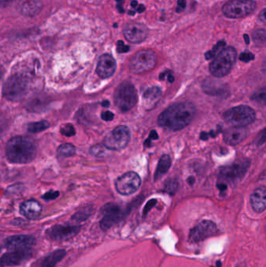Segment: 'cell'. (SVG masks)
I'll list each match as a JSON object with an SVG mask.
<instances>
[{"label": "cell", "mask_w": 266, "mask_h": 267, "mask_svg": "<svg viewBox=\"0 0 266 267\" xmlns=\"http://www.w3.org/2000/svg\"><path fill=\"white\" fill-rule=\"evenodd\" d=\"M195 107L192 103H176L166 109L158 117V124L168 131H180L190 125L195 116Z\"/></svg>", "instance_id": "obj_1"}, {"label": "cell", "mask_w": 266, "mask_h": 267, "mask_svg": "<svg viewBox=\"0 0 266 267\" xmlns=\"http://www.w3.org/2000/svg\"><path fill=\"white\" fill-rule=\"evenodd\" d=\"M37 149L32 139L27 136H16L9 140L6 155L11 163L24 164L34 160Z\"/></svg>", "instance_id": "obj_2"}, {"label": "cell", "mask_w": 266, "mask_h": 267, "mask_svg": "<svg viewBox=\"0 0 266 267\" xmlns=\"http://www.w3.org/2000/svg\"><path fill=\"white\" fill-rule=\"evenodd\" d=\"M237 52L232 47L223 48L209 65L211 74L216 78L226 76L232 70L236 62Z\"/></svg>", "instance_id": "obj_3"}, {"label": "cell", "mask_w": 266, "mask_h": 267, "mask_svg": "<svg viewBox=\"0 0 266 267\" xmlns=\"http://www.w3.org/2000/svg\"><path fill=\"white\" fill-rule=\"evenodd\" d=\"M28 79L24 75L15 74L7 79L2 89L5 98L12 102H17L24 98L28 92Z\"/></svg>", "instance_id": "obj_4"}, {"label": "cell", "mask_w": 266, "mask_h": 267, "mask_svg": "<svg viewBox=\"0 0 266 267\" xmlns=\"http://www.w3.org/2000/svg\"><path fill=\"white\" fill-rule=\"evenodd\" d=\"M138 93L135 87L129 81L121 83L114 93V103L122 111H128L138 103Z\"/></svg>", "instance_id": "obj_5"}, {"label": "cell", "mask_w": 266, "mask_h": 267, "mask_svg": "<svg viewBox=\"0 0 266 267\" xmlns=\"http://www.w3.org/2000/svg\"><path fill=\"white\" fill-rule=\"evenodd\" d=\"M256 114L251 107L238 106L226 111L223 119L229 125L237 127H244L254 122Z\"/></svg>", "instance_id": "obj_6"}, {"label": "cell", "mask_w": 266, "mask_h": 267, "mask_svg": "<svg viewBox=\"0 0 266 267\" xmlns=\"http://www.w3.org/2000/svg\"><path fill=\"white\" fill-rule=\"evenodd\" d=\"M157 56L154 51L144 49L137 52L130 59L129 68L134 75H142L156 66Z\"/></svg>", "instance_id": "obj_7"}, {"label": "cell", "mask_w": 266, "mask_h": 267, "mask_svg": "<svg viewBox=\"0 0 266 267\" xmlns=\"http://www.w3.org/2000/svg\"><path fill=\"white\" fill-rule=\"evenodd\" d=\"M254 0H230L222 6V11L228 18H243L250 15L256 9Z\"/></svg>", "instance_id": "obj_8"}, {"label": "cell", "mask_w": 266, "mask_h": 267, "mask_svg": "<svg viewBox=\"0 0 266 267\" xmlns=\"http://www.w3.org/2000/svg\"><path fill=\"white\" fill-rule=\"evenodd\" d=\"M130 139V132L126 126H118L110 133L104 140V145L110 150H121L127 145Z\"/></svg>", "instance_id": "obj_9"}, {"label": "cell", "mask_w": 266, "mask_h": 267, "mask_svg": "<svg viewBox=\"0 0 266 267\" xmlns=\"http://www.w3.org/2000/svg\"><path fill=\"white\" fill-rule=\"evenodd\" d=\"M218 234L219 229L216 223L212 220H204L190 230L189 241L191 243H198Z\"/></svg>", "instance_id": "obj_10"}, {"label": "cell", "mask_w": 266, "mask_h": 267, "mask_svg": "<svg viewBox=\"0 0 266 267\" xmlns=\"http://www.w3.org/2000/svg\"><path fill=\"white\" fill-rule=\"evenodd\" d=\"M250 165V160L244 159L229 167H223L219 173V180L228 183L240 181L246 174Z\"/></svg>", "instance_id": "obj_11"}, {"label": "cell", "mask_w": 266, "mask_h": 267, "mask_svg": "<svg viewBox=\"0 0 266 267\" xmlns=\"http://www.w3.org/2000/svg\"><path fill=\"white\" fill-rule=\"evenodd\" d=\"M140 177L135 172H127L120 176L116 181V188L123 195H130L136 192L141 185Z\"/></svg>", "instance_id": "obj_12"}, {"label": "cell", "mask_w": 266, "mask_h": 267, "mask_svg": "<svg viewBox=\"0 0 266 267\" xmlns=\"http://www.w3.org/2000/svg\"><path fill=\"white\" fill-rule=\"evenodd\" d=\"M102 218L100 221V227L102 231L110 229L112 226L118 223L124 217V213L120 206L114 203H108L103 206L101 211Z\"/></svg>", "instance_id": "obj_13"}, {"label": "cell", "mask_w": 266, "mask_h": 267, "mask_svg": "<svg viewBox=\"0 0 266 267\" xmlns=\"http://www.w3.org/2000/svg\"><path fill=\"white\" fill-rule=\"evenodd\" d=\"M80 226L77 225H55L46 232L51 240L56 241H68L79 234Z\"/></svg>", "instance_id": "obj_14"}, {"label": "cell", "mask_w": 266, "mask_h": 267, "mask_svg": "<svg viewBox=\"0 0 266 267\" xmlns=\"http://www.w3.org/2000/svg\"><path fill=\"white\" fill-rule=\"evenodd\" d=\"M35 245L36 239L31 235H14L7 237L3 242V246L12 251L28 250Z\"/></svg>", "instance_id": "obj_15"}, {"label": "cell", "mask_w": 266, "mask_h": 267, "mask_svg": "<svg viewBox=\"0 0 266 267\" xmlns=\"http://www.w3.org/2000/svg\"><path fill=\"white\" fill-rule=\"evenodd\" d=\"M124 34L128 42L138 44L146 39L148 30L144 24L141 23H129L124 28Z\"/></svg>", "instance_id": "obj_16"}, {"label": "cell", "mask_w": 266, "mask_h": 267, "mask_svg": "<svg viewBox=\"0 0 266 267\" xmlns=\"http://www.w3.org/2000/svg\"><path fill=\"white\" fill-rule=\"evenodd\" d=\"M31 256V249L28 250H17L6 253L0 259L1 267H10L17 266L23 262L26 261Z\"/></svg>", "instance_id": "obj_17"}, {"label": "cell", "mask_w": 266, "mask_h": 267, "mask_svg": "<svg viewBox=\"0 0 266 267\" xmlns=\"http://www.w3.org/2000/svg\"><path fill=\"white\" fill-rule=\"evenodd\" d=\"M202 89L204 93L212 96L226 97L229 94L227 84L220 80L206 79L202 83Z\"/></svg>", "instance_id": "obj_18"}, {"label": "cell", "mask_w": 266, "mask_h": 267, "mask_svg": "<svg viewBox=\"0 0 266 267\" xmlns=\"http://www.w3.org/2000/svg\"><path fill=\"white\" fill-rule=\"evenodd\" d=\"M116 68V63L114 58L109 54L102 55L98 65L96 72L102 79H109L113 75Z\"/></svg>", "instance_id": "obj_19"}, {"label": "cell", "mask_w": 266, "mask_h": 267, "mask_svg": "<svg viewBox=\"0 0 266 267\" xmlns=\"http://www.w3.org/2000/svg\"><path fill=\"white\" fill-rule=\"evenodd\" d=\"M248 135V129L234 126L225 131L223 139L228 145H236L246 139Z\"/></svg>", "instance_id": "obj_20"}, {"label": "cell", "mask_w": 266, "mask_h": 267, "mask_svg": "<svg viewBox=\"0 0 266 267\" xmlns=\"http://www.w3.org/2000/svg\"><path fill=\"white\" fill-rule=\"evenodd\" d=\"M250 201L254 212L258 213L264 212L266 209V188L255 189L250 195Z\"/></svg>", "instance_id": "obj_21"}, {"label": "cell", "mask_w": 266, "mask_h": 267, "mask_svg": "<svg viewBox=\"0 0 266 267\" xmlns=\"http://www.w3.org/2000/svg\"><path fill=\"white\" fill-rule=\"evenodd\" d=\"M42 205L38 201L31 199L20 205V213L29 220L37 219L42 213Z\"/></svg>", "instance_id": "obj_22"}, {"label": "cell", "mask_w": 266, "mask_h": 267, "mask_svg": "<svg viewBox=\"0 0 266 267\" xmlns=\"http://www.w3.org/2000/svg\"><path fill=\"white\" fill-rule=\"evenodd\" d=\"M43 7L42 0H22L20 3V13L25 16L32 17L40 13Z\"/></svg>", "instance_id": "obj_23"}, {"label": "cell", "mask_w": 266, "mask_h": 267, "mask_svg": "<svg viewBox=\"0 0 266 267\" xmlns=\"http://www.w3.org/2000/svg\"><path fill=\"white\" fill-rule=\"evenodd\" d=\"M162 95V92L158 87H151L143 94V107L146 110H152L156 107Z\"/></svg>", "instance_id": "obj_24"}, {"label": "cell", "mask_w": 266, "mask_h": 267, "mask_svg": "<svg viewBox=\"0 0 266 267\" xmlns=\"http://www.w3.org/2000/svg\"><path fill=\"white\" fill-rule=\"evenodd\" d=\"M65 255L66 251L64 249H59L52 251L47 257L45 258L41 263V267H55L56 264H58L65 257Z\"/></svg>", "instance_id": "obj_25"}, {"label": "cell", "mask_w": 266, "mask_h": 267, "mask_svg": "<svg viewBox=\"0 0 266 267\" xmlns=\"http://www.w3.org/2000/svg\"><path fill=\"white\" fill-rule=\"evenodd\" d=\"M171 159L168 155H163L161 157L160 159L158 161V167L156 169V173H155V180H158L166 174L170 170L171 167Z\"/></svg>", "instance_id": "obj_26"}, {"label": "cell", "mask_w": 266, "mask_h": 267, "mask_svg": "<svg viewBox=\"0 0 266 267\" xmlns=\"http://www.w3.org/2000/svg\"><path fill=\"white\" fill-rule=\"evenodd\" d=\"M93 213V207L92 205L84 207L83 209L78 211V213H75L72 217V220L76 223H80L84 222L91 217Z\"/></svg>", "instance_id": "obj_27"}, {"label": "cell", "mask_w": 266, "mask_h": 267, "mask_svg": "<svg viewBox=\"0 0 266 267\" xmlns=\"http://www.w3.org/2000/svg\"><path fill=\"white\" fill-rule=\"evenodd\" d=\"M57 153L60 157H63V158L73 157L76 153V149L72 144L66 143V144H63L59 147L57 149Z\"/></svg>", "instance_id": "obj_28"}, {"label": "cell", "mask_w": 266, "mask_h": 267, "mask_svg": "<svg viewBox=\"0 0 266 267\" xmlns=\"http://www.w3.org/2000/svg\"><path fill=\"white\" fill-rule=\"evenodd\" d=\"M49 123L46 121L31 123L28 126V130L31 133H39L48 128Z\"/></svg>", "instance_id": "obj_29"}, {"label": "cell", "mask_w": 266, "mask_h": 267, "mask_svg": "<svg viewBox=\"0 0 266 267\" xmlns=\"http://www.w3.org/2000/svg\"><path fill=\"white\" fill-rule=\"evenodd\" d=\"M250 98L258 104L266 106V85L254 92Z\"/></svg>", "instance_id": "obj_30"}, {"label": "cell", "mask_w": 266, "mask_h": 267, "mask_svg": "<svg viewBox=\"0 0 266 267\" xmlns=\"http://www.w3.org/2000/svg\"><path fill=\"white\" fill-rule=\"evenodd\" d=\"M179 183L176 179H169L165 183L164 189L163 191L165 192L168 193L170 195H172L176 194L178 190Z\"/></svg>", "instance_id": "obj_31"}, {"label": "cell", "mask_w": 266, "mask_h": 267, "mask_svg": "<svg viewBox=\"0 0 266 267\" xmlns=\"http://www.w3.org/2000/svg\"><path fill=\"white\" fill-rule=\"evenodd\" d=\"M253 40L258 47L264 45L266 42V31L264 29H258L253 32Z\"/></svg>", "instance_id": "obj_32"}, {"label": "cell", "mask_w": 266, "mask_h": 267, "mask_svg": "<svg viewBox=\"0 0 266 267\" xmlns=\"http://www.w3.org/2000/svg\"><path fill=\"white\" fill-rule=\"evenodd\" d=\"M225 46H226V42H225L224 41L219 42L218 43L213 47L212 50L208 51V52H206V54H205V58H206V60L208 61V60H211V59L215 58V57L225 48Z\"/></svg>", "instance_id": "obj_33"}, {"label": "cell", "mask_w": 266, "mask_h": 267, "mask_svg": "<svg viewBox=\"0 0 266 267\" xmlns=\"http://www.w3.org/2000/svg\"><path fill=\"white\" fill-rule=\"evenodd\" d=\"M107 149L105 145H95L91 148L90 153L92 156L96 157H102L106 153V149Z\"/></svg>", "instance_id": "obj_34"}, {"label": "cell", "mask_w": 266, "mask_h": 267, "mask_svg": "<svg viewBox=\"0 0 266 267\" xmlns=\"http://www.w3.org/2000/svg\"><path fill=\"white\" fill-rule=\"evenodd\" d=\"M60 132L62 135L67 137H72L76 134V131L74 126L71 124H66V125H63L60 128Z\"/></svg>", "instance_id": "obj_35"}, {"label": "cell", "mask_w": 266, "mask_h": 267, "mask_svg": "<svg viewBox=\"0 0 266 267\" xmlns=\"http://www.w3.org/2000/svg\"><path fill=\"white\" fill-rule=\"evenodd\" d=\"M156 203H157V200H156V199H151L150 201H148V203H147L146 205L144 206V209H143V218L146 217V216L148 215V212L156 205Z\"/></svg>", "instance_id": "obj_36"}, {"label": "cell", "mask_w": 266, "mask_h": 267, "mask_svg": "<svg viewBox=\"0 0 266 267\" xmlns=\"http://www.w3.org/2000/svg\"><path fill=\"white\" fill-rule=\"evenodd\" d=\"M254 59V54H252L251 52H244L240 54V56H239V60L240 61L244 63L250 62V61H253Z\"/></svg>", "instance_id": "obj_37"}, {"label": "cell", "mask_w": 266, "mask_h": 267, "mask_svg": "<svg viewBox=\"0 0 266 267\" xmlns=\"http://www.w3.org/2000/svg\"><path fill=\"white\" fill-rule=\"evenodd\" d=\"M266 142V127L263 129L260 133H258V136L256 138L257 145H262Z\"/></svg>", "instance_id": "obj_38"}, {"label": "cell", "mask_w": 266, "mask_h": 267, "mask_svg": "<svg viewBox=\"0 0 266 267\" xmlns=\"http://www.w3.org/2000/svg\"><path fill=\"white\" fill-rule=\"evenodd\" d=\"M159 79L160 80H168L169 82L172 83L174 81V77L172 75L171 71H165V72L162 73L159 75Z\"/></svg>", "instance_id": "obj_39"}, {"label": "cell", "mask_w": 266, "mask_h": 267, "mask_svg": "<svg viewBox=\"0 0 266 267\" xmlns=\"http://www.w3.org/2000/svg\"><path fill=\"white\" fill-rule=\"evenodd\" d=\"M60 195V192L59 191H50L46 192L42 198L45 199V200H47V201H49V200H53V199H56L57 197Z\"/></svg>", "instance_id": "obj_40"}, {"label": "cell", "mask_w": 266, "mask_h": 267, "mask_svg": "<svg viewBox=\"0 0 266 267\" xmlns=\"http://www.w3.org/2000/svg\"><path fill=\"white\" fill-rule=\"evenodd\" d=\"M158 139V133L156 132L155 130H152L150 132V135L148 137L147 140L144 141V145L147 147H151V141L152 140H156Z\"/></svg>", "instance_id": "obj_41"}, {"label": "cell", "mask_w": 266, "mask_h": 267, "mask_svg": "<svg viewBox=\"0 0 266 267\" xmlns=\"http://www.w3.org/2000/svg\"><path fill=\"white\" fill-rule=\"evenodd\" d=\"M116 49H117V52H118L119 53H124V52H127L130 50V47L124 44L123 41H119V42H117Z\"/></svg>", "instance_id": "obj_42"}, {"label": "cell", "mask_w": 266, "mask_h": 267, "mask_svg": "<svg viewBox=\"0 0 266 267\" xmlns=\"http://www.w3.org/2000/svg\"><path fill=\"white\" fill-rule=\"evenodd\" d=\"M114 118V114L110 111H105L102 112V119L105 121H111Z\"/></svg>", "instance_id": "obj_43"}, {"label": "cell", "mask_w": 266, "mask_h": 267, "mask_svg": "<svg viewBox=\"0 0 266 267\" xmlns=\"http://www.w3.org/2000/svg\"><path fill=\"white\" fill-rule=\"evenodd\" d=\"M177 5H178L177 11H178V12H181V11L184 10L185 7H186V0H178Z\"/></svg>", "instance_id": "obj_44"}, {"label": "cell", "mask_w": 266, "mask_h": 267, "mask_svg": "<svg viewBox=\"0 0 266 267\" xmlns=\"http://www.w3.org/2000/svg\"><path fill=\"white\" fill-rule=\"evenodd\" d=\"M258 17H259V20H260L262 22L266 24V8L261 11L260 14L258 15Z\"/></svg>", "instance_id": "obj_45"}, {"label": "cell", "mask_w": 266, "mask_h": 267, "mask_svg": "<svg viewBox=\"0 0 266 267\" xmlns=\"http://www.w3.org/2000/svg\"><path fill=\"white\" fill-rule=\"evenodd\" d=\"M14 0H1V5L2 6H6L7 5L10 4L13 2Z\"/></svg>", "instance_id": "obj_46"}, {"label": "cell", "mask_w": 266, "mask_h": 267, "mask_svg": "<svg viewBox=\"0 0 266 267\" xmlns=\"http://www.w3.org/2000/svg\"><path fill=\"white\" fill-rule=\"evenodd\" d=\"M218 188L220 189L221 191H226L227 185L226 184H219Z\"/></svg>", "instance_id": "obj_47"}, {"label": "cell", "mask_w": 266, "mask_h": 267, "mask_svg": "<svg viewBox=\"0 0 266 267\" xmlns=\"http://www.w3.org/2000/svg\"><path fill=\"white\" fill-rule=\"evenodd\" d=\"M262 72L264 73V74H266V57L264 61H263V62H262Z\"/></svg>", "instance_id": "obj_48"}, {"label": "cell", "mask_w": 266, "mask_h": 267, "mask_svg": "<svg viewBox=\"0 0 266 267\" xmlns=\"http://www.w3.org/2000/svg\"><path fill=\"white\" fill-rule=\"evenodd\" d=\"M208 137H209V135L207 133L202 132L201 134V139H202V140H207L208 139Z\"/></svg>", "instance_id": "obj_49"}, {"label": "cell", "mask_w": 266, "mask_h": 267, "mask_svg": "<svg viewBox=\"0 0 266 267\" xmlns=\"http://www.w3.org/2000/svg\"><path fill=\"white\" fill-rule=\"evenodd\" d=\"M145 10V6L143 4H141L140 6H138V13H143Z\"/></svg>", "instance_id": "obj_50"}, {"label": "cell", "mask_w": 266, "mask_h": 267, "mask_svg": "<svg viewBox=\"0 0 266 267\" xmlns=\"http://www.w3.org/2000/svg\"><path fill=\"white\" fill-rule=\"evenodd\" d=\"M194 182H195V179H194V177H190L188 179V183L189 185H193Z\"/></svg>", "instance_id": "obj_51"}, {"label": "cell", "mask_w": 266, "mask_h": 267, "mask_svg": "<svg viewBox=\"0 0 266 267\" xmlns=\"http://www.w3.org/2000/svg\"><path fill=\"white\" fill-rule=\"evenodd\" d=\"M110 101L108 100L103 101L102 103V106L103 107H110Z\"/></svg>", "instance_id": "obj_52"}, {"label": "cell", "mask_w": 266, "mask_h": 267, "mask_svg": "<svg viewBox=\"0 0 266 267\" xmlns=\"http://www.w3.org/2000/svg\"><path fill=\"white\" fill-rule=\"evenodd\" d=\"M130 6L135 8V7L138 6V1H136V0H133V1H131V2H130Z\"/></svg>", "instance_id": "obj_53"}, {"label": "cell", "mask_w": 266, "mask_h": 267, "mask_svg": "<svg viewBox=\"0 0 266 267\" xmlns=\"http://www.w3.org/2000/svg\"><path fill=\"white\" fill-rule=\"evenodd\" d=\"M244 39H245V42H246L247 44H249V37L247 34H244Z\"/></svg>", "instance_id": "obj_54"}, {"label": "cell", "mask_w": 266, "mask_h": 267, "mask_svg": "<svg viewBox=\"0 0 266 267\" xmlns=\"http://www.w3.org/2000/svg\"><path fill=\"white\" fill-rule=\"evenodd\" d=\"M117 9H118L119 11H120V13L124 12V9H123L122 7H121V6H120V5H118V6H117Z\"/></svg>", "instance_id": "obj_55"}, {"label": "cell", "mask_w": 266, "mask_h": 267, "mask_svg": "<svg viewBox=\"0 0 266 267\" xmlns=\"http://www.w3.org/2000/svg\"><path fill=\"white\" fill-rule=\"evenodd\" d=\"M116 1H117V2H118V1H122V0H116Z\"/></svg>", "instance_id": "obj_56"}]
</instances>
